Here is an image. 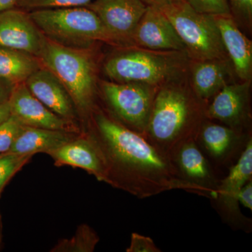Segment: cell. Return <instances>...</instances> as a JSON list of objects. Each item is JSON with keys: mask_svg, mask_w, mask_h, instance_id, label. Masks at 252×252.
<instances>
[{"mask_svg": "<svg viewBox=\"0 0 252 252\" xmlns=\"http://www.w3.org/2000/svg\"><path fill=\"white\" fill-rule=\"evenodd\" d=\"M252 180V140L249 139L238 161L230 167L229 173L219 182L216 193L210 200L225 221L232 227L251 231V220L240 212L238 194L249 181Z\"/></svg>", "mask_w": 252, "mask_h": 252, "instance_id": "obj_8", "label": "cell"}, {"mask_svg": "<svg viewBox=\"0 0 252 252\" xmlns=\"http://www.w3.org/2000/svg\"><path fill=\"white\" fill-rule=\"evenodd\" d=\"M206 101L177 86L157 91L144 137L169 158L188 142H198L207 119Z\"/></svg>", "mask_w": 252, "mask_h": 252, "instance_id": "obj_2", "label": "cell"}, {"mask_svg": "<svg viewBox=\"0 0 252 252\" xmlns=\"http://www.w3.org/2000/svg\"><path fill=\"white\" fill-rule=\"evenodd\" d=\"M94 0H17L16 6L26 9H58L86 6Z\"/></svg>", "mask_w": 252, "mask_h": 252, "instance_id": "obj_24", "label": "cell"}, {"mask_svg": "<svg viewBox=\"0 0 252 252\" xmlns=\"http://www.w3.org/2000/svg\"><path fill=\"white\" fill-rule=\"evenodd\" d=\"M17 0H0V12L11 9L16 6Z\"/></svg>", "mask_w": 252, "mask_h": 252, "instance_id": "obj_33", "label": "cell"}, {"mask_svg": "<svg viewBox=\"0 0 252 252\" xmlns=\"http://www.w3.org/2000/svg\"><path fill=\"white\" fill-rule=\"evenodd\" d=\"M32 94L59 117L77 123L79 114L67 89L47 68H39L25 81Z\"/></svg>", "mask_w": 252, "mask_h": 252, "instance_id": "obj_15", "label": "cell"}, {"mask_svg": "<svg viewBox=\"0 0 252 252\" xmlns=\"http://www.w3.org/2000/svg\"><path fill=\"white\" fill-rule=\"evenodd\" d=\"M11 116L9 100L0 104V124H2Z\"/></svg>", "mask_w": 252, "mask_h": 252, "instance_id": "obj_31", "label": "cell"}, {"mask_svg": "<svg viewBox=\"0 0 252 252\" xmlns=\"http://www.w3.org/2000/svg\"><path fill=\"white\" fill-rule=\"evenodd\" d=\"M14 86L12 83L0 79V104L9 100Z\"/></svg>", "mask_w": 252, "mask_h": 252, "instance_id": "obj_30", "label": "cell"}, {"mask_svg": "<svg viewBox=\"0 0 252 252\" xmlns=\"http://www.w3.org/2000/svg\"><path fill=\"white\" fill-rule=\"evenodd\" d=\"M176 52L140 47L124 50L106 61L104 73L114 82L138 83L155 87L165 82L180 67Z\"/></svg>", "mask_w": 252, "mask_h": 252, "instance_id": "obj_6", "label": "cell"}, {"mask_svg": "<svg viewBox=\"0 0 252 252\" xmlns=\"http://www.w3.org/2000/svg\"><path fill=\"white\" fill-rule=\"evenodd\" d=\"M238 202L249 210H252V180L249 181L238 194Z\"/></svg>", "mask_w": 252, "mask_h": 252, "instance_id": "obj_29", "label": "cell"}, {"mask_svg": "<svg viewBox=\"0 0 252 252\" xmlns=\"http://www.w3.org/2000/svg\"><path fill=\"white\" fill-rule=\"evenodd\" d=\"M106 108L126 127L144 135L154 97V87L138 83L103 81L101 84Z\"/></svg>", "mask_w": 252, "mask_h": 252, "instance_id": "obj_7", "label": "cell"}, {"mask_svg": "<svg viewBox=\"0 0 252 252\" xmlns=\"http://www.w3.org/2000/svg\"><path fill=\"white\" fill-rule=\"evenodd\" d=\"M32 157L11 152L0 154V197L9 181L30 162Z\"/></svg>", "mask_w": 252, "mask_h": 252, "instance_id": "obj_23", "label": "cell"}, {"mask_svg": "<svg viewBox=\"0 0 252 252\" xmlns=\"http://www.w3.org/2000/svg\"><path fill=\"white\" fill-rule=\"evenodd\" d=\"M143 49L158 51H185V46L168 18L157 6H147L131 36Z\"/></svg>", "mask_w": 252, "mask_h": 252, "instance_id": "obj_11", "label": "cell"}, {"mask_svg": "<svg viewBox=\"0 0 252 252\" xmlns=\"http://www.w3.org/2000/svg\"><path fill=\"white\" fill-rule=\"evenodd\" d=\"M46 41L29 14L15 9L0 12V46L39 57Z\"/></svg>", "mask_w": 252, "mask_h": 252, "instance_id": "obj_13", "label": "cell"}, {"mask_svg": "<svg viewBox=\"0 0 252 252\" xmlns=\"http://www.w3.org/2000/svg\"><path fill=\"white\" fill-rule=\"evenodd\" d=\"M30 17L46 39L84 49L96 41L114 42L92 10L86 6L33 10Z\"/></svg>", "mask_w": 252, "mask_h": 252, "instance_id": "obj_4", "label": "cell"}, {"mask_svg": "<svg viewBox=\"0 0 252 252\" xmlns=\"http://www.w3.org/2000/svg\"><path fill=\"white\" fill-rule=\"evenodd\" d=\"M11 115L23 126L80 134L81 126L51 112L36 98L25 82L16 84L9 98Z\"/></svg>", "mask_w": 252, "mask_h": 252, "instance_id": "obj_9", "label": "cell"}, {"mask_svg": "<svg viewBox=\"0 0 252 252\" xmlns=\"http://www.w3.org/2000/svg\"><path fill=\"white\" fill-rule=\"evenodd\" d=\"M99 242V237L90 225L83 223L69 238L59 240L51 252H93Z\"/></svg>", "mask_w": 252, "mask_h": 252, "instance_id": "obj_22", "label": "cell"}, {"mask_svg": "<svg viewBox=\"0 0 252 252\" xmlns=\"http://www.w3.org/2000/svg\"><path fill=\"white\" fill-rule=\"evenodd\" d=\"M80 121L81 133L102 162L104 183L139 199L172 190L192 193L171 159L119 122L107 108L97 107L95 102Z\"/></svg>", "mask_w": 252, "mask_h": 252, "instance_id": "obj_1", "label": "cell"}, {"mask_svg": "<svg viewBox=\"0 0 252 252\" xmlns=\"http://www.w3.org/2000/svg\"><path fill=\"white\" fill-rule=\"evenodd\" d=\"M3 246V223L2 217L0 212V250L2 249Z\"/></svg>", "mask_w": 252, "mask_h": 252, "instance_id": "obj_34", "label": "cell"}, {"mask_svg": "<svg viewBox=\"0 0 252 252\" xmlns=\"http://www.w3.org/2000/svg\"><path fill=\"white\" fill-rule=\"evenodd\" d=\"M250 81L225 84L207 105L206 117L224 124L238 132L245 133L250 119Z\"/></svg>", "mask_w": 252, "mask_h": 252, "instance_id": "obj_12", "label": "cell"}, {"mask_svg": "<svg viewBox=\"0 0 252 252\" xmlns=\"http://www.w3.org/2000/svg\"><path fill=\"white\" fill-rule=\"evenodd\" d=\"M40 68L33 55L0 46V79L18 84Z\"/></svg>", "mask_w": 252, "mask_h": 252, "instance_id": "obj_21", "label": "cell"}, {"mask_svg": "<svg viewBox=\"0 0 252 252\" xmlns=\"http://www.w3.org/2000/svg\"><path fill=\"white\" fill-rule=\"evenodd\" d=\"M48 155L54 160L56 166L83 169L94 176L99 182H104V170L100 159L92 144L81 133Z\"/></svg>", "mask_w": 252, "mask_h": 252, "instance_id": "obj_16", "label": "cell"}, {"mask_svg": "<svg viewBox=\"0 0 252 252\" xmlns=\"http://www.w3.org/2000/svg\"><path fill=\"white\" fill-rule=\"evenodd\" d=\"M127 252H160L152 238L137 233H132L130 246L126 249Z\"/></svg>", "mask_w": 252, "mask_h": 252, "instance_id": "obj_27", "label": "cell"}, {"mask_svg": "<svg viewBox=\"0 0 252 252\" xmlns=\"http://www.w3.org/2000/svg\"><path fill=\"white\" fill-rule=\"evenodd\" d=\"M39 58L67 89L80 121L96 102L95 64L92 56L86 49L46 39Z\"/></svg>", "mask_w": 252, "mask_h": 252, "instance_id": "obj_3", "label": "cell"}, {"mask_svg": "<svg viewBox=\"0 0 252 252\" xmlns=\"http://www.w3.org/2000/svg\"><path fill=\"white\" fill-rule=\"evenodd\" d=\"M225 52L231 59L237 75L243 81L251 80L252 41L239 29L231 15L215 16Z\"/></svg>", "mask_w": 252, "mask_h": 252, "instance_id": "obj_17", "label": "cell"}, {"mask_svg": "<svg viewBox=\"0 0 252 252\" xmlns=\"http://www.w3.org/2000/svg\"><path fill=\"white\" fill-rule=\"evenodd\" d=\"M194 10L212 16H230L228 0H187Z\"/></svg>", "mask_w": 252, "mask_h": 252, "instance_id": "obj_26", "label": "cell"}, {"mask_svg": "<svg viewBox=\"0 0 252 252\" xmlns=\"http://www.w3.org/2000/svg\"><path fill=\"white\" fill-rule=\"evenodd\" d=\"M235 11L247 19H251L252 0H230Z\"/></svg>", "mask_w": 252, "mask_h": 252, "instance_id": "obj_28", "label": "cell"}, {"mask_svg": "<svg viewBox=\"0 0 252 252\" xmlns=\"http://www.w3.org/2000/svg\"><path fill=\"white\" fill-rule=\"evenodd\" d=\"M148 4V6H157V7L161 8L167 5L171 4L175 0H142Z\"/></svg>", "mask_w": 252, "mask_h": 252, "instance_id": "obj_32", "label": "cell"}, {"mask_svg": "<svg viewBox=\"0 0 252 252\" xmlns=\"http://www.w3.org/2000/svg\"><path fill=\"white\" fill-rule=\"evenodd\" d=\"M181 178L191 189L192 193L212 199L216 193L220 180L214 174L195 141L184 144L174 156Z\"/></svg>", "mask_w": 252, "mask_h": 252, "instance_id": "obj_14", "label": "cell"}, {"mask_svg": "<svg viewBox=\"0 0 252 252\" xmlns=\"http://www.w3.org/2000/svg\"><path fill=\"white\" fill-rule=\"evenodd\" d=\"M23 127L22 124L11 115L0 124V154L9 152Z\"/></svg>", "mask_w": 252, "mask_h": 252, "instance_id": "obj_25", "label": "cell"}, {"mask_svg": "<svg viewBox=\"0 0 252 252\" xmlns=\"http://www.w3.org/2000/svg\"><path fill=\"white\" fill-rule=\"evenodd\" d=\"M227 75L223 60L198 61L192 75L194 93L203 100H208L226 84Z\"/></svg>", "mask_w": 252, "mask_h": 252, "instance_id": "obj_20", "label": "cell"}, {"mask_svg": "<svg viewBox=\"0 0 252 252\" xmlns=\"http://www.w3.org/2000/svg\"><path fill=\"white\" fill-rule=\"evenodd\" d=\"M98 16L114 42L131 41L147 6L142 0H94L88 4Z\"/></svg>", "mask_w": 252, "mask_h": 252, "instance_id": "obj_10", "label": "cell"}, {"mask_svg": "<svg viewBox=\"0 0 252 252\" xmlns=\"http://www.w3.org/2000/svg\"><path fill=\"white\" fill-rule=\"evenodd\" d=\"M246 135L243 132L213 123L205 122L202 126L198 142L203 144L210 157L215 160L226 161L241 148ZM251 138V137H250Z\"/></svg>", "mask_w": 252, "mask_h": 252, "instance_id": "obj_19", "label": "cell"}, {"mask_svg": "<svg viewBox=\"0 0 252 252\" xmlns=\"http://www.w3.org/2000/svg\"><path fill=\"white\" fill-rule=\"evenodd\" d=\"M160 9L192 59L197 61L224 59L226 52L215 16L199 13L182 0H175Z\"/></svg>", "mask_w": 252, "mask_h": 252, "instance_id": "obj_5", "label": "cell"}, {"mask_svg": "<svg viewBox=\"0 0 252 252\" xmlns=\"http://www.w3.org/2000/svg\"><path fill=\"white\" fill-rule=\"evenodd\" d=\"M79 134L23 126L9 152L20 155L34 156L50 152Z\"/></svg>", "mask_w": 252, "mask_h": 252, "instance_id": "obj_18", "label": "cell"}]
</instances>
